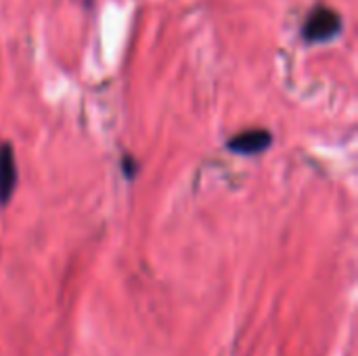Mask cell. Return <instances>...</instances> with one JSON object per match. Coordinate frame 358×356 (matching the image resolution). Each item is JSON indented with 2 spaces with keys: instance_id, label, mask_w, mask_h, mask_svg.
Listing matches in <instances>:
<instances>
[{
  "instance_id": "3957f363",
  "label": "cell",
  "mask_w": 358,
  "mask_h": 356,
  "mask_svg": "<svg viewBox=\"0 0 358 356\" xmlns=\"http://www.w3.org/2000/svg\"><path fill=\"white\" fill-rule=\"evenodd\" d=\"M17 189L15 151L8 143L0 145V206H6Z\"/></svg>"
},
{
  "instance_id": "277c9868",
  "label": "cell",
  "mask_w": 358,
  "mask_h": 356,
  "mask_svg": "<svg viewBox=\"0 0 358 356\" xmlns=\"http://www.w3.org/2000/svg\"><path fill=\"white\" fill-rule=\"evenodd\" d=\"M136 170H138V162L134 157H130V155H124V159H122V172L132 180L136 176Z\"/></svg>"
},
{
  "instance_id": "7a4b0ae2",
  "label": "cell",
  "mask_w": 358,
  "mask_h": 356,
  "mask_svg": "<svg viewBox=\"0 0 358 356\" xmlns=\"http://www.w3.org/2000/svg\"><path fill=\"white\" fill-rule=\"evenodd\" d=\"M271 145H273V134L264 128H252V130L239 132L227 143L229 151L237 155H256V153L266 151Z\"/></svg>"
},
{
  "instance_id": "6da1fadb",
  "label": "cell",
  "mask_w": 358,
  "mask_h": 356,
  "mask_svg": "<svg viewBox=\"0 0 358 356\" xmlns=\"http://www.w3.org/2000/svg\"><path fill=\"white\" fill-rule=\"evenodd\" d=\"M342 25H344L342 17L334 8L321 4V6L313 8V13L306 17L304 25H302V38L308 44L329 42L340 36Z\"/></svg>"
}]
</instances>
